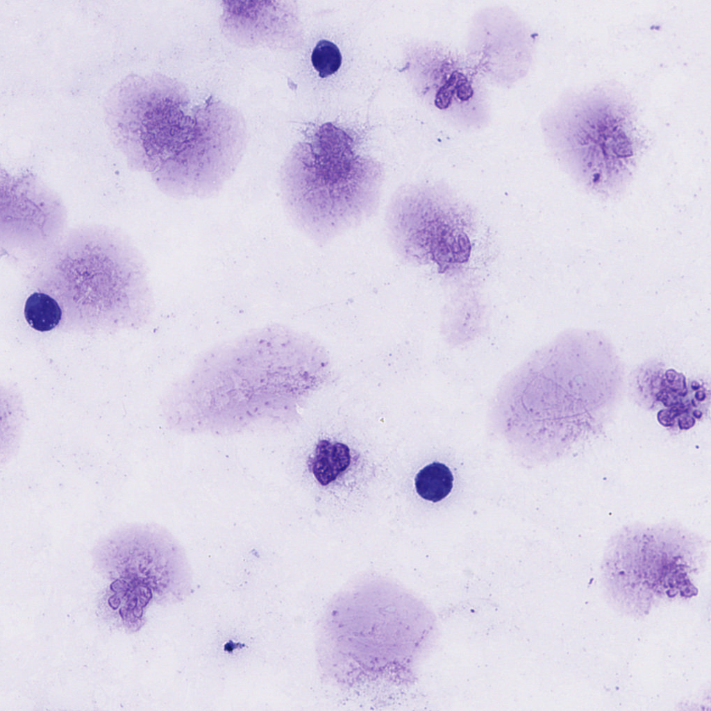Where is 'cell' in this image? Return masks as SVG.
Listing matches in <instances>:
<instances>
[{
  "label": "cell",
  "instance_id": "8992f818",
  "mask_svg": "<svg viewBox=\"0 0 711 711\" xmlns=\"http://www.w3.org/2000/svg\"><path fill=\"white\" fill-rule=\"evenodd\" d=\"M24 316L35 330L46 332L55 328L61 319L62 312L57 301L50 296L35 292L26 300Z\"/></svg>",
  "mask_w": 711,
  "mask_h": 711
},
{
  "label": "cell",
  "instance_id": "277c9868",
  "mask_svg": "<svg viewBox=\"0 0 711 711\" xmlns=\"http://www.w3.org/2000/svg\"><path fill=\"white\" fill-rule=\"evenodd\" d=\"M351 461V450L346 444L323 440L316 445L309 467L317 482L326 486L342 477Z\"/></svg>",
  "mask_w": 711,
  "mask_h": 711
},
{
  "label": "cell",
  "instance_id": "3957f363",
  "mask_svg": "<svg viewBox=\"0 0 711 711\" xmlns=\"http://www.w3.org/2000/svg\"><path fill=\"white\" fill-rule=\"evenodd\" d=\"M474 25L469 60L478 72L496 83L519 80L528 69L532 57L531 35L524 24L510 12L487 11Z\"/></svg>",
  "mask_w": 711,
  "mask_h": 711
},
{
  "label": "cell",
  "instance_id": "52a82bcc",
  "mask_svg": "<svg viewBox=\"0 0 711 711\" xmlns=\"http://www.w3.org/2000/svg\"><path fill=\"white\" fill-rule=\"evenodd\" d=\"M311 61L321 78L331 76L340 69L342 55L338 47L333 42L322 40L314 48Z\"/></svg>",
  "mask_w": 711,
  "mask_h": 711
},
{
  "label": "cell",
  "instance_id": "5b68a950",
  "mask_svg": "<svg viewBox=\"0 0 711 711\" xmlns=\"http://www.w3.org/2000/svg\"><path fill=\"white\" fill-rule=\"evenodd\" d=\"M453 480V475L446 465L433 462L417 473L415 485L417 494L422 499L437 502L450 493Z\"/></svg>",
  "mask_w": 711,
  "mask_h": 711
},
{
  "label": "cell",
  "instance_id": "7a4b0ae2",
  "mask_svg": "<svg viewBox=\"0 0 711 711\" xmlns=\"http://www.w3.org/2000/svg\"><path fill=\"white\" fill-rule=\"evenodd\" d=\"M190 102L187 90L171 78L130 76L108 95L107 124L116 135L158 147L173 165L190 153L201 135L203 105L190 107Z\"/></svg>",
  "mask_w": 711,
  "mask_h": 711
},
{
  "label": "cell",
  "instance_id": "6da1fadb",
  "mask_svg": "<svg viewBox=\"0 0 711 711\" xmlns=\"http://www.w3.org/2000/svg\"><path fill=\"white\" fill-rule=\"evenodd\" d=\"M616 96L591 94L561 103L544 121V129L578 164L581 177L605 189L631 172L639 156L640 133L630 107Z\"/></svg>",
  "mask_w": 711,
  "mask_h": 711
}]
</instances>
